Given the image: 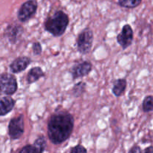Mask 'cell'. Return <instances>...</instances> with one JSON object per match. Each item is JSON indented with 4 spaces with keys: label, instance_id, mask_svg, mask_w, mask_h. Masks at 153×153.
Here are the masks:
<instances>
[{
    "label": "cell",
    "instance_id": "6",
    "mask_svg": "<svg viewBox=\"0 0 153 153\" xmlns=\"http://www.w3.org/2000/svg\"><path fill=\"white\" fill-rule=\"evenodd\" d=\"M37 9V2L36 0H28L21 5L17 13L19 22H26L35 14Z\"/></svg>",
    "mask_w": 153,
    "mask_h": 153
},
{
    "label": "cell",
    "instance_id": "4",
    "mask_svg": "<svg viewBox=\"0 0 153 153\" xmlns=\"http://www.w3.org/2000/svg\"><path fill=\"white\" fill-rule=\"evenodd\" d=\"M18 88L16 79L10 73H4L0 75V94L11 96Z\"/></svg>",
    "mask_w": 153,
    "mask_h": 153
},
{
    "label": "cell",
    "instance_id": "21",
    "mask_svg": "<svg viewBox=\"0 0 153 153\" xmlns=\"http://www.w3.org/2000/svg\"><path fill=\"white\" fill-rule=\"evenodd\" d=\"M144 152H153V147L152 146H149V147L146 148L143 150Z\"/></svg>",
    "mask_w": 153,
    "mask_h": 153
},
{
    "label": "cell",
    "instance_id": "1",
    "mask_svg": "<svg viewBox=\"0 0 153 153\" xmlns=\"http://www.w3.org/2000/svg\"><path fill=\"white\" fill-rule=\"evenodd\" d=\"M73 128V115L66 111H57L50 117L48 122V137L53 144H61L70 138Z\"/></svg>",
    "mask_w": 153,
    "mask_h": 153
},
{
    "label": "cell",
    "instance_id": "12",
    "mask_svg": "<svg viewBox=\"0 0 153 153\" xmlns=\"http://www.w3.org/2000/svg\"><path fill=\"white\" fill-rule=\"evenodd\" d=\"M15 105V101L13 98L7 97L0 98V117L5 116L10 113L13 109Z\"/></svg>",
    "mask_w": 153,
    "mask_h": 153
},
{
    "label": "cell",
    "instance_id": "14",
    "mask_svg": "<svg viewBox=\"0 0 153 153\" xmlns=\"http://www.w3.org/2000/svg\"><path fill=\"white\" fill-rule=\"evenodd\" d=\"M127 87V82L126 79H119L114 81L112 88V92L115 97H119L123 95Z\"/></svg>",
    "mask_w": 153,
    "mask_h": 153
},
{
    "label": "cell",
    "instance_id": "15",
    "mask_svg": "<svg viewBox=\"0 0 153 153\" xmlns=\"http://www.w3.org/2000/svg\"><path fill=\"white\" fill-rule=\"evenodd\" d=\"M86 88L87 85L84 82H80L75 84L73 89H72V95L76 97V98L82 97L85 94V91H86Z\"/></svg>",
    "mask_w": 153,
    "mask_h": 153
},
{
    "label": "cell",
    "instance_id": "9",
    "mask_svg": "<svg viewBox=\"0 0 153 153\" xmlns=\"http://www.w3.org/2000/svg\"><path fill=\"white\" fill-rule=\"evenodd\" d=\"M23 27L17 23H12L7 25L4 31V36L11 44H15L20 39L23 34Z\"/></svg>",
    "mask_w": 153,
    "mask_h": 153
},
{
    "label": "cell",
    "instance_id": "19",
    "mask_svg": "<svg viewBox=\"0 0 153 153\" xmlns=\"http://www.w3.org/2000/svg\"><path fill=\"white\" fill-rule=\"evenodd\" d=\"M87 149L82 145H77L75 146L70 149V152L73 153H78V152H87Z\"/></svg>",
    "mask_w": 153,
    "mask_h": 153
},
{
    "label": "cell",
    "instance_id": "8",
    "mask_svg": "<svg viewBox=\"0 0 153 153\" xmlns=\"http://www.w3.org/2000/svg\"><path fill=\"white\" fill-rule=\"evenodd\" d=\"M92 64L90 61H82L74 64L70 69V73L73 79H77L89 75L92 70Z\"/></svg>",
    "mask_w": 153,
    "mask_h": 153
},
{
    "label": "cell",
    "instance_id": "13",
    "mask_svg": "<svg viewBox=\"0 0 153 153\" xmlns=\"http://www.w3.org/2000/svg\"><path fill=\"white\" fill-rule=\"evenodd\" d=\"M45 73L42 70L41 67H32L29 72L28 73L26 76V82L27 83L31 85V84L37 82L40 78L44 77Z\"/></svg>",
    "mask_w": 153,
    "mask_h": 153
},
{
    "label": "cell",
    "instance_id": "5",
    "mask_svg": "<svg viewBox=\"0 0 153 153\" xmlns=\"http://www.w3.org/2000/svg\"><path fill=\"white\" fill-rule=\"evenodd\" d=\"M25 131L24 116L20 114L10 120L8 124V134L12 140L20 138Z\"/></svg>",
    "mask_w": 153,
    "mask_h": 153
},
{
    "label": "cell",
    "instance_id": "3",
    "mask_svg": "<svg viewBox=\"0 0 153 153\" xmlns=\"http://www.w3.org/2000/svg\"><path fill=\"white\" fill-rule=\"evenodd\" d=\"M77 49L82 55H87L91 52L94 43V33L90 28H86L79 33L76 40Z\"/></svg>",
    "mask_w": 153,
    "mask_h": 153
},
{
    "label": "cell",
    "instance_id": "16",
    "mask_svg": "<svg viewBox=\"0 0 153 153\" xmlns=\"http://www.w3.org/2000/svg\"><path fill=\"white\" fill-rule=\"evenodd\" d=\"M142 0H119L118 4L120 7L125 8H134L140 5Z\"/></svg>",
    "mask_w": 153,
    "mask_h": 153
},
{
    "label": "cell",
    "instance_id": "17",
    "mask_svg": "<svg viewBox=\"0 0 153 153\" xmlns=\"http://www.w3.org/2000/svg\"><path fill=\"white\" fill-rule=\"evenodd\" d=\"M142 108L143 111L146 113L150 112L153 111V96L149 95L146 96L143 101L142 104Z\"/></svg>",
    "mask_w": 153,
    "mask_h": 153
},
{
    "label": "cell",
    "instance_id": "7",
    "mask_svg": "<svg viewBox=\"0 0 153 153\" xmlns=\"http://www.w3.org/2000/svg\"><path fill=\"white\" fill-rule=\"evenodd\" d=\"M134 39V31L128 24L123 25L122 31L117 37V41L123 49H126L131 45Z\"/></svg>",
    "mask_w": 153,
    "mask_h": 153
},
{
    "label": "cell",
    "instance_id": "20",
    "mask_svg": "<svg viewBox=\"0 0 153 153\" xmlns=\"http://www.w3.org/2000/svg\"><path fill=\"white\" fill-rule=\"evenodd\" d=\"M142 150L141 149H140V147H139L138 146H133L132 148H131V149H130L129 151H128V152H133V153H135V152H141Z\"/></svg>",
    "mask_w": 153,
    "mask_h": 153
},
{
    "label": "cell",
    "instance_id": "10",
    "mask_svg": "<svg viewBox=\"0 0 153 153\" xmlns=\"http://www.w3.org/2000/svg\"><path fill=\"white\" fill-rule=\"evenodd\" d=\"M46 147V140L44 136L41 135L37 137L33 144L26 145L23 146L19 152L25 153H42L45 151Z\"/></svg>",
    "mask_w": 153,
    "mask_h": 153
},
{
    "label": "cell",
    "instance_id": "18",
    "mask_svg": "<svg viewBox=\"0 0 153 153\" xmlns=\"http://www.w3.org/2000/svg\"><path fill=\"white\" fill-rule=\"evenodd\" d=\"M32 51L34 55H40L42 52L41 44L38 41L34 42L32 44Z\"/></svg>",
    "mask_w": 153,
    "mask_h": 153
},
{
    "label": "cell",
    "instance_id": "2",
    "mask_svg": "<svg viewBox=\"0 0 153 153\" xmlns=\"http://www.w3.org/2000/svg\"><path fill=\"white\" fill-rule=\"evenodd\" d=\"M70 22L68 15L62 10H57L44 22V28L54 37H61L65 32Z\"/></svg>",
    "mask_w": 153,
    "mask_h": 153
},
{
    "label": "cell",
    "instance_id": "11",
    "mask_svg": "<svg viewBox=\"0 0 153 153\" xmlns=\"http://www.w3.org/2000/svg\"><path fill=\"white\" fill-rule=\"evenodd\" d=\"M31 59L27 56H22L16 58L10 64V71L13 73H19L24 71L31 64Z\"/></svg>",
    "mask_w": 153,
    "mask_h": 153
}]
</instances>
